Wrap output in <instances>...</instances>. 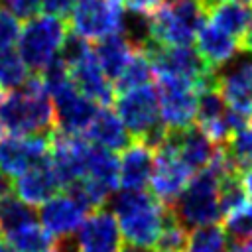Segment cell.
Returning a JSON list of instances; mask_svg holds the SVG:
<instances>
[{
	"label": "cell",
	"mask_w": 252,
	"mask_h": 252,
	"mask_svg": "<svg viewBox=\"0 0 252 252\" xmlns=\"http://www.w3.org/2000/svg\"><path fill=\"white\" fill-rule=\"evenodd\" d=\"M0 126L10 136H32L55 130L53 100L39 75H32L22 89L2 96Z\"/></svg>",
	"instance_id": "1"
},
{
	"label": "cell",
	"mask_w": 252,
	"mask_h": 252,
	"mask_svg": "<svg viewBox=\"0 0 252 252\" xmlns=\"http://www.w3.org/2000/svg\"><path fill=\"white\" fill-rule=\"evenodd\" d=\"M110 213L130 246L152 248L169 209L144 189H122L110 197Z\"/></svg>",
	"instance_id": "2"
},
{
	"label": "cell",
	"mask_w": 252,
	"mask_h": 252,
	"mask_svg": "<svg viewBox=\"0 0 252 252\" xmlns=\"http://www.w3.org/2000/svg\"><path fill=\"white\" fill-rule=\"evenodd\" d=\"M169 211L185 228L219 222L222 217L219 205V175L209 167L197 171L175 203L169 205Z\"/></svg>",
	"instance_id": "3"
},
{
	"label": "cell",
	"mask_w": 252,
	"mask_h": 252,
	"mask_svg": "<svg viewBox=\"0 0 252 252\" xmlns=\"http://www.w3.org/2000/svg\"><path fill=\"white\" fill-rule=\"evenodd\" d=\"M67 35L65 22L53 16H33L18 37V53L33 75H39L59 53Z\"/></svg>",
	"instance_id": "4"
},
{
	"label": "cell",
	"mask_w": 252,
	"mask_h": 252,
	"mask_svg": "<svg viewBox=\"0 0 252 252\" xmlns=\"http://www.w3.org/2000/svg\"><path fill=\"white\" fill-rule=\"evenodd\" d=\"M207 16V10L197 0H181L175 6H159L150 16L152 39L169 47L189 45L205 24Z\"/></svg>",
	"instance_id": "5"
},
{
	"label": "cell",
	"mask_w": 252,
	"mask_h": 252,
	"mask_svg": "<svg viewBox=\"0 0 252 252\" xmlns=\"http://www.w3.org/2000/svg\"><path fill=\"white\" fill-rule=\"evenodd\" d=\"M124 14V0H79L69 16V26L73 33L87 41H100L106 35L120 33Z\"/></svg>",
	"instance_id": "6"
},
{
	"label": "cell",
	"mask_w": 252,
	"mask_h": 252,
	"mask_svg": "<svg viewBox=\"0 0 252 252\" xmlns=\"http://www.w3.org/2000/svg\"><path fill=\"white\" fill-rule=\"evenodd\" d=\"M156 91L159 118L169 130H181L193 124L199 96V87L195 83L171 75H158Z\"/></svg>",
	"instance_id": "7"
},
{
	"label": "cell",
	"mask_w": 252,
	"mask_h": 252,
	"mask_svg": "<svg viewBox=\"0 0 252 252\" xmlns=\"http://www.w3.org/2000/svg\"><path fill=\"white\" fill-rule=\"evenodd\" d=\"M114 108L132 140H140L146 132H150L156 124L161 122L158 91L152 85L118 93Z\"/></svg>",
	"instance_id": "8"
},
{
	"label": "cell",
	"mask_w": 252,
	"mask_h": 252,
	"mask_svg": "<svg viewBox=\"0 0 252 252\" xmlns=\"http://www.w3.org/2000/svg\"><path fill=\"white\" fill-rule=\"evenodd\" d=\"M51 132L32 134V136L8 134L6 138H0V171L16 179L30 167L47 159Z\"/></svg>",
	"instance_id": "9"
},
{
	"label": "cell",
	"mask_w": 252,
	"mask_h": 252,
	"mask_svg": "<svg viewBox=\"0 0 252 252\" xmlns=\"http://www.w3.org/2000/svg\"><path fill=\"white\" fill-rule=\"evenodd\" d=\"M51 100L55 112V130L69 136L85 134L98 112V104L81 94L73 81L57 93H53Z\"/></svg>",
	"instance_id": "10"
},
{
	"label": "cell",
	"mask_w": 252,
	"mask_h": 252,
	"mask_svg": "<svg viewBox=\"0 0 252 252\" xmlns=\"http://www.w3.org/2000/svg\"><path fill=\"white\" fill-rule=\"evenodd\" d=\"M154 154H156V159H154V171L150 179L152 195L161 205L169 207L187 187L193 171L175 156V152L167 144H163Z\"/></svg>",
	"instance_id": "11"
},
{
	"label": "cell",
	"mask_w": 252,
	"mask_h": 252,
	"mask_svg": "<svg viewBox=\"0 0 252 252\" xmlns=\"http://www.w3.org/2000/svg\"><path fill=\"white\" fill-rule=\"evenodd\" d=\"M79 252H122L124 236L116 217L106 209H94L77 230Z\"/></svg>",
	"instance_id": "12"
},
{
	"label": "cell",
	"mask_w": 252,
	"mask_h": 252,
	"mask_svg": "<svg viewBox=\"0 0 252 252\" xmlns=\"http://www.w3.org/2000/svg\"><path fill=\"white\" fill-rule=\"evenodd\" d=\"M89 213L91 211L67 191L57 193L47 203H43L37 211V220L51 236L57 238L63 234L77 232Z\"/></svg>",
	"instance_id": "13"
},
{
	"label": "cell",
	"mask_w": 252,
	"mask_h": 252,
	"mask_svg": "<svg viewBox=\"0 0 252 252\" xmlns=\"http://www.w3.org/2000/svg\"><path fill=\"white\" fill-rule=\"evenodd\" d=\"M63 189L59 175L55 173L49 158L30 167L12 181V191L18 199L32 207H41Z\"/></svg>",
	"instance_id": "14"
},
{
	"label": "cell",
	"mask_w": 252,
	"mask_h": 252,
	"mask_svg": "<svg viewBox=\"0 0 252 252\" xmlns=\"http://www.w3.org/2000/svg\"><path fill=\"white\" fill-rule=\"evenodd\" d=\"M217 87L230 108L252 116V55L232 59L226 71L217 73Z\"/></svg>",
	"instance_id": "15"
},
{
	"label": "cell",
	"mask_w": 252,
	"mask_h": 252,
	"mask_svg": "<svg viewBox=\"0 0 252 252\" xmlns=\"http://www.w3.org/2000/svg\"><path fill=\"white\" fill-rule=\"evenodd\" d=\"M165 144L191 171L205 169L219 148L197 124H191L181 130H169Z\"/></svg>",
	"instance_id": "16"
},
{
	"label": "cell",
	"mask_w": 252,
	"mask_h": 252,
	"mask_svg": "<svg viewBox=\"0 0 252 252\" xmlns=\"http://www.w3.org/2000/svg\"><path fill=\"white\" fill-rule=\"evenodd\" d=\"M156 154L140 142H132L118 158V179L122 189H144L150 185Z\"/></svg>",
	"instance_id": "17"
},
{
	"label": "cell",
	"mask_w": 252,
	"mask_h": 252,
	"mask_svg": "<svg viewBox=\"0 0 252 252\" xmlns=\"http://www.w3.org/2000/svg\"><path fill=\"white\" fill-rule=\"evenodd\" d=\"M197 41V51L201 57L215 69L219 71L222 65H228L232 59H236L240 43L220 28H217L213 22L203 24L201 30L195 35Z\"/></svg>",
	"instance_id": "18"
},
{
	"label": "cell",
	"mask_w": 252,
	"mask_h": 252,
	"mask_svg": "<svg viewBox=\"0 0 252 252\" xmlns=\"http://www.w3.org/2000/svg\"><path fill=\"white\" fill-rule=\"evenodd\" d=\"M71 81L77 87V91L81 94H85L87 98H91L93 102L100 104V106H108L114 100V85L106 79V75L100 71V67L96 65L94 57H87L85 61H81L79 65L71 67Z\"/></svg>",
	"instance_id": "19"
},
{
	"label": "cell",
	"mask_w": 252,
	"mask_h": 252,
	"mask_svg": "<svg viewBox=\"0 0 252 252\" xmlns=\"http://www.w3.org/2000/svg\"><path fill=\"white\" fill-rule=\"evenodd\" d=\"M85 138L96 146H102L110 152H122L126 150L134 140L128 134L126 126L122 124V120L118 118L116 112L104 108H98L93 124L89 126V130L85 132Z\"/></svg>",
	"instance_id": "20"
},
{
	"label": "cell",
	"mask_w": 252,
	"mask_h": 252,
	"mask_svg": "<svg viewBox=\"0 0 252 252\" xmlns=\"http://www.w3.org/2000/svg\"><path fill=\"white\" fill-rule=\"evenodd\" d=\"M134 51L136 49L128 43V39L122 33H112L94 43L93 57H94L96 65L100 67V71L106 75V79L116 81L122 75V71L126 69Z\"/></svg>",
	"instance_id": "21"
},
{
	"label": "cell",
	"mask_w": 252,
	"mask_h": 252,
	"mask_svg": "<svg viewBox=\"0 0 252 252\" xmlns=\"http://www.w3.org/2000/svg\"><path fill=\"white\" fill-rule=\"evenodd\" d=\"M85 177L98 181L106 185L110 191H114L120 185L118 179V156L102 146H96L89 142L87 159H85Z\"/></svg>",
	"instance_id": "22"
},
{
	"label": "cell",
	"mask_w": 252,
	"mask_h": 252,
	"mask_svg": "<svg viewBox=\"0 0 252 252\" xmlns=\"http://www.w3.org/2000/svg\"><path fill=\"white\" fill-rule=\"evenodd\" d=\"M209 18H211V22L217 28H220L222 32H226L228 35H232L234 39H242V35L246 33V30L250 26L252 10L246 4L222 0L220 4H217L209 12Z\"/></svg>",
	"instance_id": "23"
},
{
	"label": "cell",
	"mask_w": 252,
	"mask_h": 252,
	"mask_svg": "<svg viewBox=\"0 0 252 252\" xmlns=\"http://www.w3.org/2000/svg\"><path fill=\"white\" fill-rule=\"evenodd\" d=\"M35 220H37V213L33 211V207L24 203L16 195L10 193L0 199V234H2V238L30 222H35Z\"/></svg>",
	"instance_id": "24"
},
{
	"label": "cell",
	"mask_w": 252,
	"mask_h": 252,
	"mask_svg": "<svg viewBox=\"0 0 252 252\" xmlns=\"http://www.w3.org/2000/svg\"><path fill=\"white\" fill-rule=\"evenodd\" d=\"M226 112V102L219 91L217 85H207L199 89L197 96V110H195V120L197 126L207 134Z\"/></svg>",
	"instance_id": "25"
},
{
	"label": "cell",
	"mask_w": 252,
	"mask_h": 252,
	"mask_svg": "<svg viewBox=\"0 0 252 252\" xmlns=\"http://www.w3.org/2000/svg\"><path fill=\"white\" fill-rule=\"evenodd\" d=\"M250 203H252V199L248 195L242 173H228L219 179V205H220V213L224 217L250 205Z\"/></svg>",
	"instance_id": "26"
},
{
	"label": "cell",
	"mask_w": 252,
	"mask_h": 252,
	"mask_svg": "<svg viewBox=\"0 0 252 252\" xmlns=\"http://www.w3.org/2000/svg\"><path fill=\"white\" fill-rule=\"evenodd\" d=\"M4 240H8L18 252H49L53 248V236L37 220L4 236Z\"/></svg>",
	"instance_id": "27"
},
{
	"label": "cell",
	"mask_w": 252,
	"mask_h": 252,
	"mask_svg": "<svg viewBox=\"0 0 252 252\" xmlns=\"http://www.w3.org/2000/svg\"><path fill=\"white\" fill-rule=\"evenodd\" d=\"M152 77H154V67H152L148 55L144 51H134L126 69L114 81V93H124V91H130V89L150 85Z\"/></svg>",
	"instance_id": "28"
},
{
	"label": "cell",
	"mask_w": 252,
	"mask_h": 252,
	"mask_svg": "<svg viewBox=\"0 0 252 252\" xmlns=\"http://www.w3.org/2000/svg\"><path fill=\"white\" fill-rule=\"evenodd\" d=\"M187 252H228V236L219 222L197 226L189 232Z\"/></svg>",
	"instance_id": "29"
},
{
	"label": "cell",
	"mask_w": 252,
	"mask_h": 252,
	"mask_svg": "<svg viewBox=\"0 0 252 252\" xmlns=\"http://www.w3.org/2000/svg\"><path fill=\"white\" fill-rule=\"evenodd\" d=\"M30 79V69L14 49H0V91H18Z\"/></svg>",
	"instance_id": "30"
},
{
	"label": "cell",
	"mask_w": 252,
	"mask_h": 252,
	"mask_svg": "<svg viewBox=\"0 0 252 252\" xmlns=\"http://www.w3.org/2000/svg\"><path fill=\"white\" fill-rule=\"evenodd\" d=\"M187 240H189L187 228L169 211V215L152 246V252H187Z\"/></svg>",
	"instance_id": "31"
},
{
	"label": "cell",
	"mask_w": 252,
	"mask_h": 252,
	"mask_svg": "<svg viewBox=\"0 0 252 252\" xmlns=\"http://www.w3.org/2000/svg\"><path fill=\"white\" fill-rule=\"evenodd\" d=\"M222 146L226 148L228 156L242 175L252 169V128H242Z\"/></svg>",
	"instance_id": "32"
},
{
	"label": "cell",
	"mask_w": 252,
	"mask_h": 252,
	"mask_svg": "<svg viewBox=\"0 0 252 252\" xmlns=\"http://www.w3.org/2000/svg\"><path fill=\"white\" fill-rule=\"evenodd\" d=\"M224 232L228 242L252 240V203L224 217Z\"/></svg>",
	"instance_id": "33"
},
{
	"label": "cell",
	"mask_w": 252,
	"mask_h": 252,
	"mask_svg": "<svg viewBox=\"0 0 252 252\" xmlns=\"http://www.w3.org/2000/svg\"><path fill=\"white\" fill-rule=\"evenodd\" d=\"M59 53H61L59 57H61V59L65 61V65L71 69V67L79 65L81 61H85L87 57H91V55H93V47L89 45V41H87L85 37H81V35H77V33L71 32V33L65 35Z\"/></svg>",
	"instance_id": "34"
},
{
	"label": "cell",
	"mask_w": 252,
	"mask_h": 252,
	"mask_svg": "<svg viewBox=\"0 0 252 252\" xmlns=\"http://www.w3.org/2000/svg\"><path fill=\"white\" fill-rule=\"evenodd\" d=\"M20 22L4 8L0 10V49H12L14 43H18L20 37Z\"/></svg>",
	"instance_id": "35"
},
{
	"label": "cell",
	"mask_w": 252,
	"mask_h": 252,
	"mask_svg": "<svg viewBox=\"0 0 252 252\" xmlns=\"http://www.w3.org/2000/svg\"><path fill=\"white\" fill-rule=\"evenodd\" d=\"M2 8L18 20H32L41 8V0H0Z\"/></svg>",
	"instance_id": "36"
},
{
	"label": "cell",
	"mask_w": 252,
	"mask_h": 252,
	"mask_svg": "<svg viewBox=\"0 0 252 252\" xmlns=\"http://www.w3.org/2000/svg\"><path fill=\"white\" fill-rule=\"evenodd\" d=\"M79 0H41V12L45 16H53L59 20H65L73 14Z\"/></svg>",
	"instance_id": "37"
},
{
	"label": "cell",
	"mask_w": 252,
	"mask_h": 252,
	"mask_svg": "<svg viewBox=\"0 0 252 252\" xmlns=\"http://www.w3.org/2000/svg\"><path fill=\"white\" fill-rule=\"evenodd\" d=\"M126 10L136 12V14H144V16H152L161 4L159 0H124Z\"/></svg>",
	"instance_id": "38"
},
{
	"label": "cell",
	"mask_w": 252,
	"mask_h": 252,
	"mask_svg": "<svg viewBox=\"0 0 252 252\" xmlns=\"http://www.w3.org/2000/svg\"><path fill=\"white\" fill-rule=\"evenodd\" d=\"M53 252H79V236L77 232L57 236L53 240Z\"/></svg>",
	"instance_id": "39"
},
{
	"label": "cell",
	"mask_w": 252,
	"mask_h": 252,
	"mask_svg": "<svg viewBox=\"0 0 252 252\" xmlns=\"http://www.w3.org/2000/svg\"><path fill=\"white\" fill-rule=\"evenodd\" d=\"M238 43H240V49H242V51H246V53L252 55V20H250V26H248L246 33L242 35V39H240Z\"/></svg>",
	"instance_id": "40"
},
{
	"label": "cell",
	"mask_w": 252,
	"mask_h": 252,
	"mask_svg": "<svg viewBox=\"0 0 252 252\" xmlns=\"http://www.w3.org/2000/svg\"><path fill=\"white\" fill-rule=\"evenodd\" d=\"M197 2H199V4H201L205 10H207V14H209V12H211V10H213L217 4H220L222 0H197Z\"/></svg>",
	"instance_id": "41"
},
{
	"label": "cell",
	"mask_w": 252,
	"mask_h": 252,
	"mask_svg": "<svg viewBox=\"0 0 252 252\" xmlns=\"http://www.w3.org/2000/svg\"><path fill=\"white\" fill-rule=\"evenodd\" d=\"M244 183H246V189H248V195H250V199H252V169H248L244 175Z\"/></svg>",
	"instance_id": "42"
},
{
	"label": "cell",
	"mask_w": 252,
	"mask_h": 252,
	"mask_svg": "<svg viewBox=\"0 0 252 252\" xmlns=\"http://www.w3.org/2000/svg\"><path fill=\"white\" fill-rule=\"evenodd\" d=\"M0 252H18L8 240H4V238H0Z\"/></svg>",
	"instance_id": "43"
},
{
	"label": "cell",
	"mask_w": 252,
	"mask_h": 252,
	"mask_svg": "<svg viewBox=\"0 0 252 252\" xmlns=\"http://www.w3.org/2000/svg\"><path fill=\"white\" fill-rule=\"evenodd\" d=\"M181 0H159V4L161 6H175V4H179Z\"/></svg>",
	"instance_id": "44"
},
{
	"label": "cell",
	"mask_w": 252,
	"mask_h": 252,
	"mask_svg": "<svg viewBox=\"0 0 252 252\" xmlns=\"http://www.w3.org/2000/svg\"><path fill=\"white\" fill-rule=\"evenodd\" d=\"M230 2H238V4H246V6H248V4H252V0H230Z\"/></svg>",
	"instance_id": "45"
},
{
	"label": "cell",
	"mask_w": 252,
	"mask_h": 252,
	"mask_svg": "<svg viewBox=\"0 0 252 252\" xmlns=\"http://www.w3.org/2000/svg\"><path fill=\"white\" fill-rule=\"evenodd\" d=\"M0 138H2V126H0Z\"/></svg>",
	"instance_id": "46"
},
{
	"label": "cell",
	"mask_w": 252,
	"mask_h": 252,
	"mask_svg": "<svg viewBox=\"0 0 252 252\" xmlns=\"http://www.w3.org/2000/svg\"><path fill=\"white\" fill-rule=\"evenodd\" d=\"M0 100H2V91H0Z\"/></svg>",
	"instance_id": "47"
},
{
	"label": "cell",
	"mask_w": 252,
	"mask_h": 252,
	"mask_svg": "<svg viewBox=\"0 0 252 252\" xmlns=\"http://www.w3.org/2000/svg\"><path fill=\"white\" fill-rule=\"evenodd\" d=\"M49 252H53V250H49Z\"/></svg>",
	"instance_id": "48"
}]
</instances>
